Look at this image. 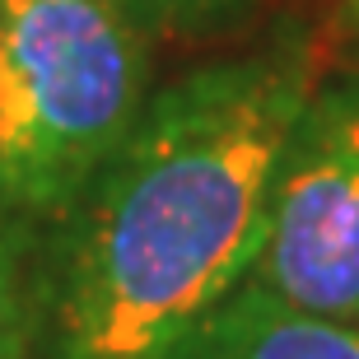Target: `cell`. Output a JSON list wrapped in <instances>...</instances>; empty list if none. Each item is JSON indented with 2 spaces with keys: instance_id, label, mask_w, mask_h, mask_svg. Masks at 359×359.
I'll return each instance as SVG.
<instances>
[{
  "instance_id": "cell-1",
  "label": "cell",
  "mask_w": 359,
  "mask_h": 359,
  "mask_svg": "<svg viewBox=\"0 0 359 359\" xmlns=\"http://www.w3.org/2000/svg\"><path fill=\"white\" fill-rule=\"evenodd\" d=\"M313 84L304 42L210 61L149 93L66 243L52 359H168L252 280L280 159Z\"/></svg>"
},
{
  "instance_id": "cell-2",
  "label": "cell",
  "mask_w": 359,
  "mask_h": 359,
  "mask_svg": "<svg viewBox=\"0 0 359 359\" xmlns=\"http://www.w3.org/2000/svg\"><path fill=\"white\" fill-rule=\"evenodd\" d=\"M149 103L121 0H0V210L66 219Z\"/></svg>"
},
{
  "instance_id": "cell-3",
  "label": "cell",
  "mask_w": 359,
  "mask_h": 359,
  "mask_svg": "<svg viewBox=\"0 0 359 359\" xmlns=\"http://www.w3.org/2000/svg\"><path fill=\"white\" fill-rule=\"evenodd\" d=\"M252 285L359 327V80L308 93L280 159Z\"/></svg>"
},
{
  "instance_id": "cell-4",
  "label": "cell",
  "mask_w": 359,
  "mask_h": 359,
  "mask_svg": "<svg viewBox=\"0 0 359 359\" xmlns=\"http://www.w3.org/2000/svg\"><path fill=\"white\" fill-rule=\"evenodd\" d=\"M168 359H359V327L299 313L248 280Z\"/></svg>"
},
{
  "instance_id": "cell-5",
  "label": "cell",
  "mask_w": 359,
  "mask_h": 359,
  "mask_svg": "<svg viewBox=\"0 0 359 359\" xmlns=\"http://www.w3.org/2000/svg\"><path fill=\"white\" fill-rule=\"evenodd\" d=\"M28 341H33V308L19 280L14 248L0 233V359H28Z\"/></svg>"
},
{
  "instance_id": "cell-6",
  "label": "cell",
  "mask_w": 359,
  "mask_h": 359,
  "mask_svg": "<svg viewBox=\"0 0 359 359\" xmlns=\"http://www.w3.org/2000/svg\"><path fill=\"white\" fill-rule=\"evenodd\" d=\"M145 28H205L238 14L248 0H121Z\"/></svg>"
},
{
  "instance_id": "cell-7",
  "label": "cell",
  "mask_w": 359,
  "mask_h": 359,
  "mask_svg": "<svg viewBox=\"0 0 359 359\" xmlns=\"http://www.w3.org/2000/svg\"><path fill=\"white\" fill-rule=\"evenodd\" d=\"M355 19H359V5H355Z\"/></svg>"
}]
</instances>
